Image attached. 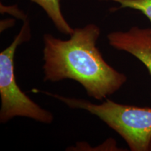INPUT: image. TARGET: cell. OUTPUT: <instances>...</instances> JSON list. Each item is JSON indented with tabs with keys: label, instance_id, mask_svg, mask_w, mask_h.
I'll use <instances>...</instances> for the list:
<instances>
[{
	"label": "cell",
	"instance_id": "7a4b0ae2",
	"mask_svg": "<svg viewBox=\"0 0 151 151\" xmlns=\"http://www.w3.org/2000/svg\"><path fill=\"white\" fill-rule=\"evenodd\" d=\"M42 92L60 100L69 108L83 109L97 116L121 136L131 150L148 151L151 141L150 107L121 104L109 99L96 104L85 99Z\"/></svg>",
	"mask_w": 151,
	"mask_h": 151
},
{
	"label": "cell",
	"instance_id": "277c9868",
	"mask_svg": "<svg viewBox=\"0 0 151 151\" xmlns=\"http://www.w3.org/2000/svg\"><path fill=\"white\" fill-rule=\"evenodd\" d=\"M113 48L134 56L147 68L151 76V29L137 26L127 32H113L107 35ZM151 96V93H150Z\"/></svg>",
	"mask_w": 151,
	"mask_h": 151
},
{
	"label": "cell",
	"instance_id": "3957f363",
	"mask_svg": "<svg viewBox=\"0 0 151 151\" xmlns=\"http://www.w3.org/2000/svg\"><path fill=\"white\" fill-rule=\"evenodd\" d=\"M30 38L29 23L24 20L21 30L9 47L0 53V122L5 123L16 116L26 117L43 123H51L53 116L39 106L20 90L15 76L14 55L17 47Z\"/></svg>",
	"mask_w": 151,
	"mask_h": 151
},
{
	"label": "cell",
	"instance_id": "5b68a950",
	"mask_svg": "<svg viewBox=\"0 0 151 151\" xmlns=\"http://www.w3.org/2000/svg\"><path fill=\"white\" fill-rule=\"evenodd\" d=\"M37 4L46 11L49 18L52 20L57 29L60 32L71 35L74 29L71 27L62 16L60 9V0H30Z\"/></svg>",
	"mask_w": 151,
	"mask_h": 151
},
{
	"label": "cell",
	"instance_id": "52a82bcc",
	"mask_svg": "<svg viewBox=\"0 0 151 151\" xmlns=\"http://www.w3.org/2000/svg\"><path fill=\"white\" fill-rule=\"evenodd\" d=\"M148 150H149V151H151V141H150V145H149V148H148Z\"/></svg>",
	"mask_w": 151,
	"mask_h": 151
},
{
	"label": "cell",
	"instance_id": "6da1fadb",
	"mask_svg": "<svg viewBox=\"0 0 151 151\" xmlns=\"http://www.w3.org/2000/svg\"><path fill=\"white\" fill-rule=\"evenodd\" d=\"M100 29L94 24L76 28L68 40L50 34L43 36L44 81L72 79L78 82L88 96L106 99L127 81V76L109 65L96 46Z\"/></svg>",
	"mask_w": 151,
	"mask_h": 151
},
{
	"label": "cell",
	"instance_id": "8992f818",
	"mask_svg": "<svg viewBox=\"0 0 151 151\" xmlns=\"http://www.w3.org/2000/svg\"><path fill=\"white\" fill-rule=\"evenodd\" d=\"M120 4L118 9L129 8L141 11L144 14L151 23V0H106ZM151 29V27H150Z\"/></svg>",
	"mask_w": 151,
	"mask_h": 151
}]
</instances>
